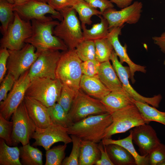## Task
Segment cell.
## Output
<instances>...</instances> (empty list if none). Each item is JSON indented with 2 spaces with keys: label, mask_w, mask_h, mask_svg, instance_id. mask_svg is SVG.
I'll use <instances>...</instances> for the list:
<instances>
[{
  "label": "cell",
  "mask_w": 165,
  "mask_h": 165,
  "mask_svg": "<svg viewBox=\"0 0 165 165\" xmlns=\"http://www.w3.org/2000/svg\"><path fill=\"white\" fill-rule=\"evenodd\" d=\"M8 2L12 4H14L13 0H6Z\"/></svg>",
  "instance_id": "681fc988"
},
{
  "label": "cell",
  "mask_w": 165,
  "mask_h": 165,
  "mask_svg": "<svg viewBox=\"0 0 165 165\" xmlns=\"http://www.w3.org/2000/svg\"><path fill=\"white\" fill-rule=\"evenodd\" d=\"M93 7L98 8L102 14L107 9L113 8L114 5L108 0H84Z\"/></svg>",
  "instance_id": "7bdbcfd3"
},
{
  "label": "cell",
  "mask_w": 165,
  "mask_h": 165,
  "mask_svg": "<svg viewBox=\"0 0 165 165\" xmlns=\"http://www.w3.org/2000/svg\"></svg>",
  "instance_id": "11a10c76"
},
{
  "label": "cell",
  "mask_w": 165,
  "mask_h": 165,
  "mask_svg": "<svg viewBox=\"0 0 165 165\" xmlns=\"http://www.w3.org/2000/svg\"><path fill=\"white\" fill-rule=\"evenodd\" d=\"M108 112L100 100L79 90L68 112L73 123L78 122L89 116Z\"/></svg>",
  "instance_id": "ba28073f"
},
{
  "label": "cell",
  "mask_w": 165,
  "mask_h": 165,
  "mask_svg": "<svg viewBox=\"0 0 165 165\" xmlns=\"http://www.w3.org/2000/svg\"><path fill=\"white\" fill-rule=\"evenodd\" d=\"M29 70L15 81L6 98L0 102V113L7 120H9L24 100L31 81L28 75Z\"/></svg>",
  "instance_id": "7c38bea8"
},
{
  "label": "cell",
  "mask_w": 165,
  "mask_h": 165,
  "mask_svg": "<svg viewBox=\"0 0 165 165\" xmlns=\"http://www.w3.org/2000/svg\"><path fill=\"white\" fill-rule=\"evenodd\" d=\"M9 55V50L5 48H1L0 50V82L5 77L7 70V65Z\"/></svg>",
  "instance_id": "b9f144b4"
},
{
  "label": "cell",
  "mask_w": 165,
  "mask_h": 165,
  "mask_svg": "<svg viewBox=\"0 0 165 165\" xmlns=\"http://www.w3.org/2000/svg\"><path fill=\"white\" fill-rule=\"evenodd\" d=\"M101 152L100 159L96 163V165H114L111 160L106 150V146L104 145L101 141L98 145Z\"/></svg>",
  "instance_id": "ee69618b"
},
{
  "label": "cell",
  "mask_w": 165,
  "mask_h": 165,
  "mask_svg": "<svg viewBox=\"0 0 165 165\" xmlns=\"http://www.w3.org/2000/svg\"><path fill=\"white\" fill-rule=\"evenodd\" d=\"M13 11L16 12L22 19L28 21L45 18L47 16L46 15L47 14H51L52 18L60 21L63 19L60 12L54 9L47 3L39 0H32L22 4H15Z\"/></svg>",
  "instance_id": "2e32d148"
},
{
  "label": "cell",
  "mask_w": 165,
  "mask_h": 165,
  "mask_svg": "<svg viewBox=\"0 0 165 165\" xmlns=\"http://www.w3.org/2000/svg\"><path fill=\"white\" fill-rule=\"evenodd\" d=\"M67 144L60 145L50 148L46 152L45 165H61L65 158Z\"/></svg>",
  "instance_id": "836d02e7"
},
{
  "label": "cell",
  "mask_w": 165,
  "mask_h": 165,
  "mask_svg": "<svg viewBox=\"0 0 165 165\" xmlns=\"http://www.w3.org/2000/svg\"><path fill=\"white\" fill-rule=\"evenodd\" d=\"M94 41L96 59L101 63L109 61L114 49L108 38L106 37Z\"/></svg>",
  "instance_id": "1f68e13d"
},
{
  "label": "cell",
  "mask_w": 165,
  "mask_h": 165,
  "mask_svg": "<svg viewBox=\"0 0 165 165\" xmlns=\"http://www.w3.org/2000/svg\"><path fill=\"white\" fill-rule=\"evenodd\" d=\"M13 21L0 40L1 48L9 50H18L25 44V42L32 35V27L30 21L22 19L15 11Z\"/></svg>",
  "instance_id": "52a82bcc"
},
{
  "label": "cell",
  "mask_w": 165,
  "mask_h": 165,
  "mask_svg": "<svg viewBox=\"0 0 165 165\" xmlns=\"http://www.w3.org/2000/svg\"><path fill=\"white\" fill-rule=\"evenodd\" d=\"M60 12L63 19L55 27L53 35L62 40L68 50L75 49L84 40L81 25L76 12L72 6L65 8Z\"/></svg>",
  "instance_id": "3957f363"
},
{
  "label": "cell",
  "mask_w": 165,
  "mask_h": 165,
  "mask_svg": "<svg viewBox=\"0 0 165 165\" xmlns=\"http://www.w3.org/2000/svg\"><path fill=\"white\" fill-rule=\"evenodd\" d=\"M160 165H165V160L163 162L160 164Z\"/></svg>",
  "instance_id": "816d5d0a"
},
{
  "label": "cell",
  "mask_w": 165,
  "mask_h": 165,
  "mask_svg": "<svg viewBox=\"0 0 165 165\" xmlns=\"http://www.w3.org/2000/svg\"><path fill=\"white\" fill-rule=\"evenodd\" d=\"M13 122L5 119L0 113V138L9 146L13 145L12 136Z\"/></svg>",
  "instance_id": "74e56055"
},
{
  "label": "cell",
  "mask_w": 165,
  "mask_h": 165,
  "mask_svg": "<svg viewBox=\"0 0 165 165\" xmlns=\"http://www.w3.org/2000/svg\"><path fill=\"white\" fill-rule=\"evenodd\" d=\"M97 143L82 140L79 165H93L100 159L101 152Z\"/></svg>",
  "instance_id": "603a6c76"
},
{
  "label": "cell",
  "mask_w": 165,
  "mask_h": 165,
  "mask_svg": "<svg viewBox=\"0 0 165 165\" xmlns=\"http://www.w3.org/2000/svg\"><path fill=\"white\" fill-rule=\"evenodd\" d=\"M31 21L32 34L25 43L32 45L37 53L49 50L65 51L68 50L62 40L53 35L55 27L59 23L58 21L53 20L50 16Z\"/></svg>",
  "instance_id": "6da1fadb"
},
{
  "label": "cell",
  "mask_w": 165,
  "mask_h": 165,
  "mask_svg": "<svg viewBox=\"0 0 165 165\" xmlns=\"http://www.w3.org/2000/svg\"><path fill=\"white\" fill-rule=\"evenodd\" d=\"M21 163L23 165H42V153L29 143L19 147Z\"/></svg>",
  "instance_id": "f1b7e54d"
},
{
  "label": "cell",
  "mask_w": 165,
  "mask_h": 165,
  "mask_svg": "<svg viewBox=\"0 0 165 165\" xmlns=\"http://www.w3.org/2000/svg\"><path fill=\"white\" fill-rule=\"evenodd\" d=\"M14 77L10 74L7 73L1 82L0 87V102L4 101L7 98L8 93L13 88L15 82Z\"/></svg>",
  "instance_id": "60d3db41"
},
{
  "label": "cell",
  "mask_w": 165,
  "mask_h": 165,
  "mask_svg": "<svg viewBox=\"0 0 165 165\" xmlns=\"http://www.w3.org/2000/svg\"><path fill=\"white\" fill-rule=\"evenodd\" d=\"M80 87L86 94L99 100L111 92L102 82L98 76H89L83 75Z\"/></svg>",
  "instance_id": "7402d4cb"
},
{
  "label": "cell",
  "mask_w": 165,
  "mask_h": 165,
  "mask_svg": "<svg viewBox=\"0 0 165 165\" xmlns=\"http://www.w3.org/2000/svg\"><path fill=\"white\" fill-rule=\"evenodd\" d=\"M72 143V147L69 156L65 158L61 165H79L81 143L82 139L74 135H70Z\"/></svg>",
  "instance_id": "8d00e7d4"
},
{
  "label": "cell",
  "mask_w": 165,
  "mask_h": 165,
  "mask_svg": "<svg viewBox=\"0 0 165 165\" xmlns=\"http://www.w3.org/2000/svg\"><path fill=\"white\" fill-rule=\"evenodd\" d=\"M15 4H12L6 0H0V21L1 29L3 35L5 34L14 17L13 8Z\"/></svg>",
  "instance_id": "d6a6232c"
},
{
  "label": "cell",
  "mask_w": 165,
  "mask_h": 165,
  "mask_svg": "<svg viewBox=\"0 0 165 165\" xmlns=\"http://www.w3.org/2000/svg\"><path fill=\"white\" fill-rule=\"evenodd\" d=\"M112 122L111 114L108 112L90 115L74 123L68 128V132L82 140L98 143L103 139L106 129Z\"/></svg>",
  "instance_id": "7a4b0ae2"
},
{
  "label": "cell",
  "mask_w": 165,
  "mask_h": 165,
  "mask_svg": "<svg viewBox=\"0 0 165 165\" xmlns=\"http://www.w3.org/2000/svg\"><path fill=\"white\" fill-rule=\"evenodd\" d=\"M39 53L37 58L29 70L31 80L37 78L55 79L61 53L58 50H49Z\"/></svg>",
  "instance_id": "8fae6325"
},
{
  "label": "cell",
  "mask_w": 165,
  "mask_h": 165,
  "mask_svg": "<svg viewBox=\"0 0 165 165\" xmlns=\"http://www.w3.org/2000/svg\"><path fill=\"white\" fill-rule=\"evenodd\" d=\"M134 0H110L112 3L116 4L117 6L120 8L123 9L132 4Z\"/></svg>",
  "instance_id": "7dc6e473"
},
{
  "label": "cell",
  "mask_w": 165,
  "mask_h": 165,
  "mask_svg": "<svg viewBox=\"0 0 165 165\" xmlns=\"http://www.w3.org/2000/svg\"><path fill=\"white\" fill-rule=\"evenodd\" d=\"M163 33H164L165 34V31Z\"/></svg>",
  "instance_id": "db71d44e"
},
{
  "label": "cell",
  "mask_w": 165,
  "mask_h": 165,
  "mask_svg": "<svg viewBox=\"0 0 165 165\" xmlns=\"http://www.w3.org/2000/svg\"><path fill=\"white\" fill-rule=\"evenodd\" d=\"M72 7L78 13L81 26L91 24V18L93 16L102 15L100 11L84 0H76Z\"/></svg>",
  "instance_id": "83f0119b"
},
{
  "label": "cell",
  "mask_w": 165,
  "mask_h": 165,
  "mask_svg": "<svg viewBox=\"0 0 165 165\" xmlns=\"http://www.w3.org/2000/svg\"><path fill=\"white\" fill-rule=\"evenodd\" d=\"M31 0H13L14 4L15 5L22 4Z\"/></svg>",
  "instance_id": "c3c4849f"
},
{
  "label": "cell",
  "mask_w": 165,
  "mask_h": 165,
  "mask_svg": "<svg viewBox=\"0 0 165 165\" xmlns=\"http://www.w3.org/2000/svg\"><path fill=\"white\" fill-rule=\"evenodd\" d=\"M100 100L110 113L134 104L126 91L111 92Z\"/></svg>",
  "instance_id": "ffe728a7"
},
{
  "label": "cell",
  "mask_w": 165,
  "mask_h": 165,
  "mask_svg": "<svg viewBox=\"0 0 165 165\" xmlns=\"http://www.w3.org/2000/svg\"><path fill=\"white\" fill-rule=\"evenodd\" d=\"M104 145L116 144L119 145L127 149L133 156L137 165H148V155L142 156L136 151L134 146L132 134L130 131V134L126 138L118 140H114L110 138H104L101 140Z\"/></svg>",
  "instance_id": "d4e9b609"
},
{
  "label": "cell",
  "mask_w": 165,
  "mask_h": 165,
  "mask_svg": "<svg viewBox=\"0 0 165 165\" xmlns=\"http://www.w3.org/2000/svg\"><path fill=\"white\" fill-rule=\"evenodd\" d=\"M62 86L61 81L57 78H35L31 80L25 96L35 99L48 108L57 102Z\"/></svg>",
  "instance_id": "5b68a950"
},
{
  "label": "cell",
  "mask_w": 165,
  "mask_h": 165,
  "mask_svg": "<svg viewBox=\"0 0 165 165\" xmlns=\"http://www.w3.org/2000/svg\"><path fill=\"white\" fill-rule=\"evenodd\" d=\"M8 50L9 55L7 65L8 73L11 74L16 81L30 69L39 53L36 52L32 45L27 43L19 50Z\"/></svg>",
  "instance_id": "30bf717a"
},
{
  "label": "cell",
  "mask_w": 165,
  "mask_h": 165,
  "mask_svg": "<svg viewBox=\"0 0 165 165\" xmlns=\"http://www.w3.org/2000/svg\"><path fill=\"white\" fill-rule=\"evenodd\" d=\"M112 65L121 82L123 88L135 101L146 103L152 106L158 108L162 99L160 94L155 95L150 97L142 96L138 93L132 86L129 81L131 75L129 67L124 66L119 60L118 57L114 50L110 57Z\"/></svg>",
  "instance_id": "4fadbf2b"
},
{
  "label": "cell",
  "mask_w": 165,
  "mask_h": 165,
  "mask_svg": "<svg viewBox=\"0 0 165 165\" xmlns=\"http://www.w3.org/2000/svg\"><path fill=\"white\" fill-rule=\"evenodd\" d=\"M163 64L164 65H165V59L163 62Z\"/></svg>",
  "instance_id": "f5cc1de1"
},
{
  "label": "cell",
  "mask_w": 165,
  "mask_h": 165,
  "mask_svg": "<svg viewBox=\"0 0 165 165\" xmlns=\"http://www.w3.org/2000/svg\"><path fill=\"white\" fill-rule=\"evenodd\" d=\"M24 101L28 115L36 127L45 128L52 123L48 107L40 101L26 96Z\"/></svg>",
  "instance_id": "d6986e66"
},
{
  "label": "cell",
  "mask_w": 165,
  "mask_h": 165,
  "mask_svg": "<svg viewBox=\"0 0 165 165\" xmlns=\"http://www.w3.org/2000/svg\"><path fill=\"white\" fill-rule=\"evenodd\" d=\"M98 76L111 92L125 91L109 61L101 63Z\"/></svg>",
  "instance_id": "44dd1931"
},
{
  "label": "cell",
  "mask_w": 165,
  "mask_h": 165,
  "mask_svg": "<svg viewBox=\"0 0 165 165\" xmlns=\"http://www.w3.org/2000/svg\"><path fill=\"white\" fill-rule=\"evenodd\" d=\"M130 131L133 141L138 146L142 156L148 155L161 143L155 130L149 124L136 127Z\"/></svg>",
  "instance_id": "e0dca14e"
},
{
  "label": "cell",
  "mask_w": 165,
  "mask_h": 165,
  "mask_svg": "<svg viewBox=\"0 0 165 165\" xmlns=\"http://www.w3.org/2000/svg\"><path fill=\"white\" fill-rule=\"evenodd\" d=\"M154 43L160 48L161 51L165 54V34L163 33L159 36L152 38Z\"/></svg>",
  "instance_id": "bcb514c9"
},
{
  "label": "cell",
  "mask_w": 165,
  "mask_h": 165,
  "mask_svg": "<svg viewBox=\"0 0 165 165\" xmlns=\"http://www.w3.org/2000/svg\"><path fill=\"white\" fill-rule=\"evenodd\" d=\"M100 64L96 59L82 61L81 68L83 75L89 76H98Z\"/></svg>",
  "instance_id": "ab89813d"
},
{
  "label": "cell",
  "mask_w": 165,
  "mask_h": 165,
  "mask_svg": "<svg viewBox=\"0 0 165 165\" xmlns=\"http://www.w3.org/2000/svg\"><path fill=\"white\" fill-rule=\"evenodd\" d=\"M98 16L100 22L93 25L90 29H87L86 25L81 26L83 40H95L106 38L109 32V24L106 19L102 15Z\"/></svg>",
  "instance_id": "484cf974"
},
{
  "label": "cell",
  "mask_w": 165,
  "mask_h": 165,
  "mask_svg": "<svg viewBox=\"0 0 165 165\" xmlns=\"http://www.w3.org/2000/svg\"><path fill=\"white\" fill-rule=\"evenodd\" d=\"M20 151L17 146L10 147L2 139L0 140V165H21Z\"/></svg>",
  "instance_id": "4316f807"
},
{
  "label": "cell",
  "mask_w": 165,
  "mask_h": 165,
  "mask_svg": "<svg viewBox=\"0 0 165 165\" xmlns=\"http://www.w3.org/2000/svg\"><path fill=\"white\" fill-rule=\"evenodd\" d=\"M111 114L112 122L106 129L103 139L110 138L113 135L150 123L145 119L134 104Z\"/></svg>",
  "instance_id": "8992f818"
},
{
  "label": "cell",
  "mask_w": 165,
  "mask_h": 165,
  "mask_svg": "<svg viewBox=\"0 0 165 165\" xmlns=\"http://www.w3.org/2000/svg\"><path fill=\"white\" fill-rule=\"evenodd\" d=\"M78 91H76L62 83L60 95L57 103L62 106L68 113Z\"/></svg>",
  "instance_id": "d590c367"
},
{
  "label": "cell",
  "mask_w": 165,
  "mask_h": 165,
  "mask_svg": "<svg viewBox=\"0 0 165 165\" xmlns=\"http://www.w3.org/2000/svg\"><path fill=\"white\" fill-rule=\"evenodd\" d=\"M12 120L13 145L29 143L36 127L28 115L24 100L12 115Z\"/></svg>",
  "instance_id": "9c48e42d"
},
{
  "label": "cell",
  "mask_w": 165,
  "mask_h": 165,
  "mask_svg": "<svg viewBox=\"0 0 165 165\" xmlns=\"http://www.w3.org/2000/svg\"><path fill=\"white\" fill-rule=\"evenodd\" d=\"M76 53L82 61L96 59L94 41L84 40L75 48Z\"/></svg>",
  "instance_id": "e575fe53"
},
{
  "label": "cell",
  "mask_w": 165,
  "mask_h": 165,
  "mask_svg": "<svg viewBox=\"0 0 165 165\" xmlns=\"http://www.w3.org/2000/svg\"><path fill=\"white\" fill-rule=\"evenodd\" d=\"M76 0H47V3L55 10L60 12L67 7L72 6Z\"/></svg>",
  "instance_id": "f6af8a7d"
},
{
  "label": "cell",
  "mask_w": 165,
  "mask_h": 165,
  "mask_svg": "<svg viewBox=\"0 0 165 165\" xmlns=\"http://www.w3.org/2000/svg\"><path fill=\"white\" fill-rule=\"evenodd\" d=\"M142 8V3L136 1L120 10H116L114 8L107 9L102 15L108 21L109 29L123 27L125 23L132 24L138 23L141 18Z\"/></svg>",
  "instance_id": "5bb4252c"
},
{
  "label": "cell",
  "mask_w": 165,
  "mask_h": 165,
  "mask_svg": "<svg viewBox=\"0 0 165 165\" xmlns=\"http://www.w3.org/2000/svg\"><path fill=\"white\" fill-rule=\"evenodd\" d=\"M39 0L47 3V0Z\"/></svg>",
  "instance_id": "f907efd6"
},
{
  "label": "cell",
  "mask_w": 165,
  "mask_h": 165,
  "mask_svg": "<svg viewBox=\"0 0 165 165\" xmlns=\"http://www.w3.org/2000/svg\"><path fill=\"white\" fill-rule=\"evenodd\" d=\"M123 27H116L109 29L107 38L109 40L113 47L114 50L119 59L121 64L125 62L127 64L130 72V79L132 83L135 82L134 78L135 73L136 72L145 73V67L135 64L130 59L127 52V45L123 46L120 42L119 36L121 34V29Z\"/></svg>",
  "instance_id": "ac0fdd59"
},
{
  "label": "cell",
  "mask_w": 165,
  "mask_h": 165,
  "mask_svg": "<svg viewBox=\"0 0 165 165\" xmlns=\"http://www.w3.org/2000/svg\"><path fill=\"white\" fill-rule=\"evenodd\" d=\"M133 101L146 120L149 122L155 121L165 125V112L160 111L147 104L134 100Z\"/></svg>",
  "instance_id": "f546056e"
},
{
  "label": "cell",
  "mask_w": 165,
  "mask_h": 165,
  "mask_svg": "<svg viewBox=\"0 0 165 165\" xmlns=\"http://www.w3.org/2000/svg\"><path fill=\"white\" fill-rule=\"evenodd\" d=\"M82 62L75 49L63 51L57 68L56 78L71 88L78 91L83 75L81 68Z\"/></svg>",
  "instance_id": "277c9868"
},
{
  "label": "cell",
  "mask_w": 165,
  "mask_h": 165,
  "mask_svg": "<svg viewBox=\"0 0 165 165\" xmlns=\"http://www.w3.org/2000/svg\"><path fill=\"white\" fill-rule=\"evenodd\" d=\"M69 135L68 128L52 123L45 128L36 127L32 137L35 140L32 145L42 146L46 151L57 142H61L66 144L72 142Z\"/></svg>",
  "instance_id": "9a60e30c"
},
{
  "label": "cell",
  "mask_w": 165,
  "mask_h": 165,
  "mask_svg": "<svg viewBox=\"0 0 165 165\" xmlns=\"http://www.w3.org/2000/svg\"><path fill=\"white\" fill-rule=\"evenodd\" d=\"M105 146L108 155L114 165H136L132 155L123 147L116 144Z\"/></svg>",
  "instance_id": "cb8c5ba5"
},
{
  "label": "cell",
  "mask_w": 165,
  "mask_h": 165,
  "mask_svg": "<svg viewBox=\"0 0 165 165\" xmlns=\"http://www.w3.org/2000/svg\"><path fill=\"white\" fill-rule=\"evenodd\" d=\"M148 163L150 165H160L165 160V145L160 143L148 155Z\"/></svg>",
  "instance_id": "f35d334b"
},
{
  "label": "cell",
  "mask_w": 165,
  "mask_h": 165,
  "mask_svg": "<svg viewBox=\"0 0 165 165\" xmlns=\"http://www.w3.org/2000/svg\"><path fill=\"white\" fill-rule=\"evenodd\" d=\"M48 110L52 123L66 128L74 123L68 117V113L58 103L48 107Z\"/></svg>",
  "instance_id": "4dcf8cb0"
}]
</instances>
